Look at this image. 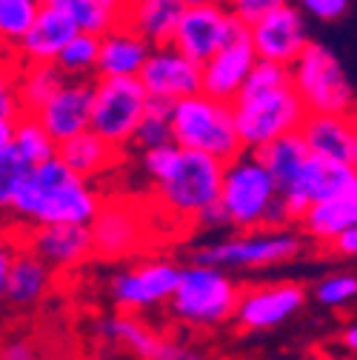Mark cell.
Instances as JSON below:
<instances>
[{
    "instance_id": "1",
    "label": "cell",
    "mask_w": 357,
    "mask_h": 360,
    "mask_svg": "<svg viewBox=\"0 0 357 360\" xmlns=\"http://www.w3.org/2000/svg\"><path fill=\"white\" fill-rule=\"evenodd\" d=\"M143 172L155 184L163 209L181 220H195L203 206L217 200L223 163L212 155L183 149L174 141L143 149Z\"/></svg>"
},
{
    "instance_id": "2",
    "label": "cell",
    "mask_w": 357,
    "mask_h": 360,
    "mask_svg": "<svg viewBox=\"0 0 357 360\" xmlns=\"http://www.w3.org/2000/svg\"><path fill=\"white\" fill-rule=\"evenodd\" d=\"M100 200L86 177H77L58 155L34 163L23 177L12 200V214L26 226H49V223H89Z\"/></svg>"
},
{
    "instance_id": "3",
    "label": "cell",
    "mask_w": 357,
    "mask_h": 360,
    "mask_svg": "<svg viewBox=\"0 0 357 360\" xmlns=\"http://www.w3.org/2000/svg\"><path fill=\"white\" fill-rule=\"evenodd\" d=\"M169 126H171V141L177 146L212 155L220 163H226L243 152L232 103L217 101L206 92L171 101Z\"/></svg>"
},
{
    "instance_id": "4",
    "label": "cell",
    "mask_w": 357,
    "mask_h": 360,
    "mask_svg": "<svg viewBox=\"0 0 357 360\" xmlns=\"http://www.w3.org/2000/svg\"><path fill=\"white\" fill-rule=\"evenodd\" d=\"M232 115H235V126H238L243 149L252 152L263 143L280 138V134L297 131L306 117V106L294 92L292 80H286L269 89L238 92V98L232 101Z\"/></svg>"
},
{
    "instance_id": "5",
    "label": "cell",
    "mask_w": 357,
    "mask_h": 360,
    "mask_svg": "<svg viewBox=\"0 0 357 360\" xmlns=\"http://www.w3.org/2000/svg\"><path fill=\"white\" fill-rule=\"evenodd\" d=\"M289 77L306 112L349 115L357 103V92L340 63V58L323 43H306V49L289 63Z\"/></svg>"
},
{
    "instance_id": "6",
    "label": "cell",
    "mask_w": 357,
    "mask_h": 360,
    "mask_svg": "<svg viewBox=\"0 0 357 360\" xmlns=\"http://www.w3.org/2000/svg\"><path fill=\"white\" fill-rule=\"evenodd\" d=\"M278 198V186L266 166L243 149L238 158L223 163V177H220V192L217 200L226 212L229 226L235 229H257L263 226V217L269 203Z\"/></svg>"
},
{
    "instance_id": "7",
    "label": "cell",
    "mask_w": 357,
    "mask_h": 360,
    "mask_svg": "<svg viewBox=\"0 0 357 360\" xmlns=\"http://www.w3.org/2000/svg\"><path fill=\"white\" fill-rule=\"evenodd\" d=\"M238 295V286L223 269L192 263L189 269H181V281L169 297V306L177 321L192 326H214L232 318Z\"/></svg>"
},
{
    "instance_id": "8",
    "label": "cell",
    "mask_w": 357,
    "mask_h": 360,
    "mask_svg": "<svg viewBox=\"0 0 357 360\" xmlns=\"http://www.w3.org/2000/svg\"><path fill=\"white\" fill-rule=\"evenodd\" d=\"M149 95L141 77H95L92 80V117L89 129L106 143L126 149L146 112Z\"/></svg>"
},
{
    "instance_id": "9",
    "label": "cell",
    "mask_w": 357,
    "mask_h": 360,
    "mask_svg": "<svg viewBox=\"0 0 357 360\" xmlns=\"http://www.w3.org/2000/svg\"><path fill=\"white\" fill-rule=\"evenodd\" d=\"M300 252V238L294 232H252L226 240H214L195 252V263L217 269H263L292 260Z\"/></svg>"
},
{
    "instance_id": "10",
    "label": "cell",
    "mask_w": 357,
    "mask_h": 360,
    "mask_svg": "<svg viewBox=\"0 0 357 360\" xmlns=\"http://www.w3.org/2000/svg\"><path fill=\"white\" fill-rule=\"evenodd\" d=\"M240 26L246 23L238 20L220 0L183 6V15L171 34V46L181 49L195 63H206Z\"/></svg>"
},
{
    "instance_id": "11",
    "label": "cell",
    "mask_w": 357,
    "mask_h": 360,
    "mask_svg": "<svg viewBox=\"0 0 357 360\" xmlns=\"http://www.w3.org/2000/svg\"><path fill=\"white\" fill-rule=\"evenodd\" d=\"M249 40L260 60L289 66L309 43L306 15L294 4H283L249 23Z\"/></svg>"
},
{
    "instance_id": "12",
    "label": "cell",
    "mask_w": 357,
    "mask_h": 360,
    "mask_svg": "<svg viewBox=\"0 0 357 360\" xmlns=\"http://www.w3.org/2000/svg\"><path fill=\"white\" fill-rule=\"evenodd\" d=\"M181 281V266L169 260H149L129 272L112 278V300L120 311H143L152 306L166 303Z\"/></svg>"
},
{
    "instance_id": "13",
    "label": "cell",
    "mask_w": 357,
    "mask_h": 360,
    "mask_svg": "<svg viewBox=\"0 0 357 360\" xmlns=\"http://www.w3.org/2000/svg\"><path fill=\"white\" fill-rule=\"evenodd\" d=\"M357 177V169L349 160H337V158H323V155H311L303 160L294 184L289 192H283L280 198L286 200L289 212L294 220L303 217V212L311 203H320L329 200L335 195H340L351 180Z\"/></svg>"
},
{
    "instance_id": "14",
    "label": "cell",
    "mask_w": 357,
    "mask_h": 360,
    "mask_svg": "<svg viewBox=\"0 0 357 360\" xmlns=\"http://www.w3.org/2000/svg\"><path fill=\"white\" fill-rule=\"evenodd\" d=\"M138 77H141L149 98L166 101V103L200 92V63L189 60L181 49H174L171 43L152 46Z\"/></svg>"
},
{
    "instance_id": "15",
    "label": "cell",
    "mask_w": 357,
    "mask_h": 360,
    "mask_svg": "<svg viewBox=\"0 0 357 360\" xmlns=\"http://www.w3.org/2000/svg\"><path fill=\"white\" fill-rule=\"evenodd\" d=\"M254 60L257 55L249 40V26H240L206 63H200V92L232 103Z\"/></svg>"
},
{
    "instance_id": "16",
    "label": "cell",
    "mask_w": 357,
    "mask_h": 360,
    "mask_svg": "<svg viewBox=\"0 0 357 360\" xmlns=\"http://www.w3.org/2000/svg\"><path fill=\"white\" fill-rule=\"evenodd\" d=\"M92 80L95 77H66L58 92L34 112V117L49 131V138L55 143H63L89 129V117H92Z\"/></svg>"
},
{
    "instance_id": "17",
    "label": "cell",
    "mask_w": 357,
    "mask_h": 360,
    "mask_svg": "<svg viewBox=\"0 0 357 360\" xmlns=\"http://www.w3.org/2000/svg\"><path fill=\"white\" fill-rule=\"evenodd\" d=\"M95 255L100 257H126L146 240V220L135 206L112 200L98 206L95 217L89 220Z\"/></svg>"
},
{
    "instance_id": "18",
    "label": "cell",
    "mask_w": 357,
    "mask_h": 360,
    "mask_svg": "<svg viewBox=\"0 0 357 360\" xmlns=\"http://www.w3.org/2000/svg\"><path fill=\"white\" fill-rule=\"evenodd\" d=\"M306 300V292L297 283H278V286H257L243 295H238L232 318L243 329H272L289 321L300 311Z\"/></svg>"
},
{
    "instance_id": "19",
    "label": "cell",
    "mask_w": 357,
    "mask_h": 360,
    "mask_svg": "<svg viewBox=\"0 0 357 360\" xmlns=\"http://www.w3.org/2000/svg\"><path fill=\"white\" fill-rule=\"evenodd\" d=\"M23 246H29L43 263L52 269H72L95 255L89 223H49V226H29L23 235Z\"/></svg>"
},
{
    "instance_id": "20",
    "label": "cell",
    "mask_w": 357,
    "mask_h": 360,
    "mask_svg": "<svg viewBox=\"0 0 357 360\" xmlns=\"http://www.w3.org/2000/svg\"><path fill=\"white\" fill-rule=\"evenodd\" d=\"M152 52V43L143 40L126 23H115L98 40L95 77H135Z\"/></svg>"
},
{
    "instance_id": "21",
    "label": "cell",
    "mask_w": 357,
    "mask_h": 360,
    "mask_svg": "<svg viewBox=\"0 0 357 360\" xmlns=\"http://www.w3.org/2000/svg\"><path fill=\"white\" fill-rule=\"evenodd\" d=\"M74 23L60 15L58 9L43 4L37 18L32 20V26L23 32V37L15 46V58L18 63H55L58 52L69 43V37L74 34Z\"/></svg>"
},
{
    "instance_id": "22",
    "label": "cell",
    "mask_w": 357,
    "mask_h": 360,
    "mask_svg": "<svg viewBox=\"0 0 357 360\" xmlns=\"http://www.w3.org/2000/svg\"><path fill=\"white\" fill-rule=\"evenodd\" d=\"M49 289H52V266L43 263L29 246L18 243L6 275V303L12 309L26 311L46 297Z\"/></svg>"
},
{
    "instance_id": "23",
    "label": "cell",
    "mask_w": 357,
    "mask_h": 360,
    "mask_svg": "<svg viewBox=\"0 0 357 360\" xmlns=\"http://www.w3.org/2000/svg\"><path fill=\"white\" fill-rule=\"evenodd\" d=\"M181 15V0H126L120 9V23L135 29L152 46H163V43H171Z\"/></svg>"
},
{
    "instance_id": "24",
    "label": "cell",
    "mask_w": 357,
    "mask_h": 360,
    "mask_svg": "<svg viewBox=\"0 0 357 360\" xmlns=\"http://www.w3.org/2000/svg\"><path fill=\"white\" fill-rule=\"evenodd\" d=\"M300 138L311 155L349 160L351 155V120L335 112H306L300 123Z\"/></svg>"
},
{
    "instance_id": "25",
    "label": "cell",
    "mask_w": 357,
    "mask_h": 360,
    "mask_svg": "<svg viewBox=\"0 0 357 360\" xmlns=\"http://www.w3.org/2000/svg\"><path fill=\"white\" fill-rule=\"evenodd\" d=\"M297 223H303V229L311 238L326 240V243L340 229L357 226V177L351 180V184L340 195H335L329 200H320V203H311Z\"/></svg>"
},
{
    "instance_id": "26",
    "label": "cell",
    "mask_w": 357,
    "mask_h": 360,
    "mask_svg": "<svg viewBox=\"0 0 357 360\" xmlns=\"http://www.w3.org/2000/svg\"><path fill=\"white\" fill-rule=\"evenodd\" d=\"M120 152L117 146L106 143L103 138H98V134L92 129H86L80 134H74V138L58 143V158L77 174V177H95L100 172H109L117 160H120Z\"/></svg>"
},
{
    "instance_id": "27",
    "label": "cell",
    "mask_w": 357,
    "mask_h": 360,
    "mask_svg": "<svg viewBox=\"0 0 357 360\" xmlns=\"http://www.w3.org/2000/svg\"><path fill=\"white\" fill-rule=\"evenodd\" d=\"M252 155L266 166V172L272 174L275 186H278V195H283V192L292 189L303 160L309 158V149H306V143L300 138V131H289V134H280V138L252 149Z\"/></svg>"
},
{
    "instance_id": "28",
    "label": "cell",
    "mask_w": 357,
    "mask_h": 360,
    "mask_svg": "<svg viewBox=\"0 0 357 360\" xmlns=\"http://www.w3.org/2000/svg\"><path fill=\"white\" fill-rule=\"evenodd\" d=\"M63 72L55 63H23L18 72V98L26 115H34L58 89L63 86Z\"/></svg>"
},
{
    "instance_id": "29",
    "label": "cell",
    "mask_w": 357,
    "mask_h": 360,
    "mask_svg": "<svg viewBox=\"0 0 357 360\" xmlns=\"http://www.w3.org/2000/svg\"><path fill=\"white\" fill-rule=\"evenodd\" d=\"M100 335H106L115 343H123L135 352L141 360H152L157 346H160V335L152 332L146 323H141L131 314H115V318L100 323Z\"/></svg>"
},
{
    "instance_id": "30",
    "label": "cell",
    "mask_w": 357,
    "mask_h": 360,
    "mask_svg": "<svg viewBox=\"0 0 357 360\" xmlns=\"http://www.w3.org/2000/svg\"><path fill=\"white\" fill-rule=\"evenodd\" d=\"M46 6L58 9L60 15H66L77 32H89V34H103L109 32L115 23H120V15L109 6H103L100 0H43Z\"/></svg>"
},
{
    "instance_id": "31",
    "label": "cell",
    "mask_w": 357,
    "mask_h": 360,
    "mask_svg": "<svg viewBox=\"0 0 357 360\" xmlns=\"http://www.w3.org/2000/svg\"><path fill=\"white\" fill-rule=\"evenodd\" d=\"M98 40L100 34H89V32H74L69 37V43L55 58V66L63 72V77H95Z\"/></svg>"
},
{
    "instance_id": "32",
    "label": "cell",
    "mask_w": 357,
    "mask_h": 360,
    "mask_svg": "<svg viewBox=\"0 0 357 360\" xmlns=\"http://www.w3.org/2000/svg\"><path fill=\"white\" fill-rule=\"evenodd\" d=\"M12 143H15V149H18L32 166L55 158V152H58V143L49 138V131L40 126V120H37L34 115H26V112H23L20 117H15Z\"/></svg>"
},
{
    "instance_id": "33",
    "label": "cell",
    "mask_w": 357,
    "mask_h": 360,
    "mask_svg": "<svg viewBox=\"0 0 357 360\" xmlns=\"http://www.w3.org/2000/svg\"><path fill=\"white\" fill-rule=\"evenodd\" d=\"M43 0H0V49L15 52L18 40L32 26Z\"/></svg>"
},
{
    "instance_id": "34",
    "label": "cell",
    "mask_w": 357,
    "mask_h": 360,
    "mask_svg": "<svg viewBox=\"0 0 357 360\" xmlns=\"http://www.w3.org/2000/svg\"><path fill=\"white\" fill-rule=\"evenodd\" d=\"M169 106L166 101H155L149 98L146 103V112L135 129V138L131 143L141 146V149H152V146H160V143H169L171 141V126H169Z\"/></svg>"
},
{
    "instance_id": "35",
    "label": "cell",
    "mask_w": 357,
    "mask_h": 360,
    "mask_svg": "<svg viewBox=\"0 0 357 360\" xmlns=\"http://www.w3.org/2000/svg\"><path fill=\"white\" fill-rule=\"evenodd\" d=\"M29 169H32V163L15 149V143H9L6 149H0V212L12 209L15 192L20 189Z\"/></svg>"
},
{
    "instance_id": "36",
    "label": "cell",
    "mask_w": 357,
    "mask_h": 360,
    "mask_svg": "<svg viewBox=\"0 0 357 360\" xmlns=\"http://www.w3.org/2000/svg\"><path fill=\"white\" fill-rule=\"evenodd\" d=\"M18 72H20V63L15 52L0 49V117L6 120H15L23 115L20 98H18Z\"/></svg>"
},
{
    "instance_id": "37",
    "label": "cell",
    "mask_w": 357,
    "mask_h": 360,
    "mask_svg": "<svg viewBox=\"0 0 357 360\" xmlns=\"http://www.w3.org/2000/svg\"><path fill=\"white\" fill-rule=\"evenodd\" d=\"M315 297L323 306H343L357 297V278L354 275H329L326 281L318 283Z\"/></svg>"
},
{
    "instance_id": "38",
    "label": "cell",
    "mask_w": 357,
    "mask_h": 360,
    "mask_svg": "<svg viewBox=\"0 0 357 360\" xmlns=\"http://www.w3.org/2000/svg\"><path fill=\"white\" fill-rule=\"evenodd\" d=\"M0 360H52L34 338H6L0 340Z\"/></svg>"
},
{
    "instance_id": "39",
    "label": "cell",
    "mask_w": 357,
    "mask_h": 360,
    "mask_svg": "<svg viewBox=\"0 0 357 360\" xmlns=\"http://www.w3.org/2000/svg\"><path fill=\"white\" fill-rule=\"evenodd\" d=\"M294 6L306 18H315L320 23H332V20H340L351 9V0H294Z\"/></svg>"
},
{
    "instance_id": "40",
    "label": "cell",
    "mask_w": 357,
    "mask_h": 360,
    "mask_svg": "<svg viewBox=\"0 0 357 360\" xmlns=\"http://www.w3.org/2000/svg\"><path fill=\"white\" fill-rule=\"evenodd\" d=\"M223 6H226L238 20H243L246 26L254 23L257 18H263L266 12H272L283 4H289V0H220Z\"/></svg>"
},
{
    "instance_id": "41",
    "label": "cell",
    "mask_w": 357,
    "mask_h": 360,
    "mask_svg": "<svg viewBox=\"0 0 357 360\" xmlns=\"http://www.w3.org/2000/svg\"><path fill=\"white\" fill-rule=\"evenodd\" d=\"M152 360H206V354L197 352V349H192V346H186V343L160 338V346H157V352H155Z\"/></svg>"
},
{
    "instance_id": "42",
    "label": "cell",
    "mask_w": 357,
    "mask_h": 360,
    "mask_svg": "<svg viewBox=\"0 0 357 360\" xmlns=\"http://www.w3.org/2000/svg\"><path fill=\"white\" fill-rule=\"evenodd\" d=\"M15 246L9 238L0 235V314H4V306H6V275H9V263H12V255H15Z\"/></svg>"
},
{
    "instance_id": "43",
    "label": "cell",
    "mask_w": 357,
    "mask_h": 360,
    "mask_svg": "<svg viewBox=\"0 0 357 360\" xmlns=\"http://www.w3.org/2000/svg\"><path fill=\"white\" fill-rule=\"evenodd\" d=\"M197 226H206V229H217V226H229V220H226V212H223L220 200H212L209 206H203L195 217Z\"/></svg>"
},
{
    "instance_id": "44",
    "label": "cell",
    "mask_w": 357,
    "mask_h": 360,
    "mask_svg": "<svg viewBox=\"0 0 357 360\" xmlns=\"http://www.w3.org/2000/svg\"><path fill=\"white\" fill-rule=\"evenodd\" d=\"M332 249L337 255H346V257H357V226H349V229H340L332 240Z\"/></svg>"
},
{
    "instance_id": "45",
    "label": "cell",
    "mask_w": 357,
    "mask_h": 360,
    "mask_svg": "<svg viewBox=\"0 0 357 360\" xmlns=\"http://www.w3.org/2000/svg\"><path fill=\"white\" fill-rule=\"evenodd\" d=\"M12 134H15V120L0 117V149H6L12 143Z\"/></svg>"
},
{
    "instance_id": "46",
    "label": "cell",
    "mask_w": 357,
    "mask_h": 360,
    "mask_svg": "<svg viewBox=\"0 0 357 360\" xmlns=\"http://www.w3.org/2000/svg\"><path fill=\"white\" fill-rule=\"evenodd\" d=\"M349 120H351V155H349V163L357 169V112L354 109L349 112Z\"/></svg>"
},
{
    "instance_id": "47",
    "label": "cell",
    "mask_w": 357,
    "mask_h": 360,
    "mask_svg": "<svg viewBox=\"0 0 357 360\" xmlns=\"http://www.w3.org/2000/svg\"><path fill=\"white\" fill-rule=\"evenodd\" d=\"M343 343H346L351 352H357V323H354V326H349V329L343 332Z\"/></svg>"
},
{
    "instance_id": "48",
    "label": "cell",
    "mask_w": 357,
    "mask_h": 360,
    "mask_svg": "<svg viewBox=\"0 0 357 360\" xmlns=\"http://www.w3.org/2000/svg\"><path fill=\"white\" fill-rule=\"evenodd\" d=\"M100 4H103V6H109V9H115V12L120 15V9H123L126 0H100Z\"/></svg>"
},
{
    "instance_id": "49",
    "label": "cell",
    "mask_w": 357,
    "mask_h": 360,
    "mask_svg": "<svg viewBox=\"0 0 357 360\" xmlns=\"http://www.w3.org/2000/svg\"><path fill=\"white\" fill-rule=\"evenodd\" d=\"M183 6H195V4H212V0H181Z\"/></svg>"
}]
</instances>
